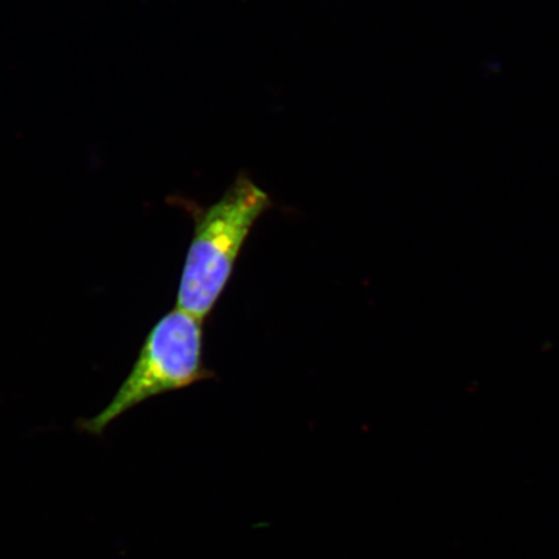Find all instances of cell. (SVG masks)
Returning a JSON list of instances; mask_svg holds the SVG:
<instances>
[{"mask_svg": "<svg viewBox=\"0 0 559 559\" xmlns=\"http://www.w3.org/2000/svg\"><path fill=\"white\" fill-rule=\"evenodd\" d=\"M270 206V195L248 177H240L218 202L195 216L180 278L178 309L202 321L212 313L251 228Z\"/></svg>", "mask_w": 559, "mask_h": 559, "instance_id": "1", "label": "cell"}, {"mask_svg": "<svg viewBox=\"0 0 559 559\" xmlns=\"http://www.w3.org/2000/svg\"><path fill=\"white\" fill-rule=\"evenodd\" d=\"M202 320L175 309L158 320L146 335L134 367L114 400L95 417L82 419L80 428L100 436L126 412L153 396L180 390L213 377L202 359Z\"/></svg>", "mask_w": 559, "mask_h": 559, "instance_id": "2", "label": "cell"}]
</instances>
